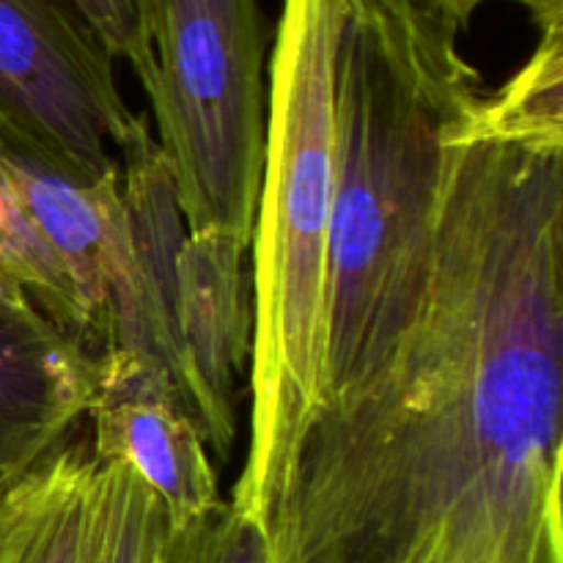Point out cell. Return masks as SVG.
Segmentation results:
<instances>
[{"label": "cell", "mask_w": 563, "mask_h": 563, "mask_svg": "<svg viewBox=\"0 0 563 563\" xmlns=\"http://www.w3.org/2000/svg\"><path fill=\"white\" fill-rule=\"evenodd\" d=\"M563 47L445 135L432 269L372 379L319 407L264 520L275 563H563Z\"/></svg>", "instance_id": "1"}, {"label": "cell", "mask_w": 563, "mask_h": 563, "mask_svg": "<svg viewBox=\"0 0 563 563\" xmlns=\"http://www.w3.org/2000/svg\"><path fill=\"white\" fill-rule=\"evenodd\" d=\"M478 91L482 75L460 38L405 0H339L319 407L363 388L416 322L432 269L445 135Z\"/></svg>", "instance_id": "2"}, {"label": "cell", "mask_w": 563, "mask_h": 563, "mask_svg": "<svg viewBox=\"0 0 563 563\" xmlns=\"http://www.w3.org/2000/svg\"><path fill=\"white\" fill-rule=\"evenodd\" d=\"M335 22L339 0H284L267 66V137L251 240V438L231 500L262 528L322 399Z\"/></svg>", "instance_id": "3"}, {"label": "cell", "mask_w": 563, "mask_h": 563, "mask_svg": "<svg viewBox=\"0 0 563 563\" xmlns=\"http://www.w3.org/2000/svg\"><path fill=\"white\" fill-rule=\"evenodd\" d=\"M143 86L187 231L251 251L267 137V25L258 0H148Z\"/></svg>", "instance_id": "4"}, {"label": "cell", "mask_w": 563, "mask_h": 563, "mask_svg": "<svg viewBox=\"0 0 563 563\" xmlns=\"http://www.w3.org/2000/svg\"><path fill=\"white\" fill-rule=\"evenodd\" d=\"M137 115L113 55L71 0H0V124L5 141L75 181L119 168Z\"/></svg>", "instance_id": "5"}, {"label": "cell", "mask_w": 563, "mask_h": 563, "mask_svg": "<svg viewBox=\"0 0 563 563\" xmlns=\"http://www.w3.org/2000/svg\"><path fill=\"white\" fill-rule=\"evenodd\" d=\"M5 179L75 289L88 350L141 352L176 385L143 297L119 168L97 181H75L5 141Z\"/></svg>", "instance_id": "6"}, {"label": "cell", "mask_w": 563, "mask_h": 563, "mask_svg": "<svg viewBox=\"0 0 563 563\" xmlns=\"http://www.w3.org/2000/svg\"><path fill=\"white\" fill-rule=\"evenodd\" d=\"M86 418L93 456L130 467L163 504L170 528L190 526L223 504L196 418L146 355L99 352Z\"/></svg>", "instance_id": "7"}, {"label": "cell", "mask_w": 563, "mask_h": 563, "mask_svg": "<svg viewBox=\"0 0 563 563\" xmlns=\"http://www.w3.org/2000/svg\"><path fill=\"white\" fill-rule=\"evenodd\" d=\"M93 361L27 291L0 284V493L71 440L91 401Z\"/></svg>", "instance_id": "8"}, {"label": "cell", "mask_w": 563, "mask_h": 563, "mask_svg": "<svg viewBox=\"0 0 563 563\" xmlns=\"http://www.w3.org/2000/svg\"><path fill=\"white\" fill-rule=\"evenodd\" d=\"M247 247L218 231H187L176 264V317L190 377L192 416L218 460L236 440V396L247 374L253 297Z\"/></svg>", "instance_id": "9"}, {"label": "cell", "mask_w": 563, "mask_h": 563, "mask_svg": "<svg viewBox=\"0 0 563 563\" xmlns=\"http://www.w3.org/2000/svg\"><path fill=\"white\" fill-rule=\"evenodd\" d=\"M91 440H66L0 493V563H91L97 526Z\"/></svg>", "instance_id": "10"}, {"label": "cell", "mask_w": 563, "mask_h": 563, "mask_svg": "<svg viewBox=\"0 0 563 563\" xmlns=\"http://www.w3.org/2000/svg\"><path fill=\"white\" fill-rule=\"evenodd\" d=\"M170 522L152 489L124 465L99 462L91 563H159Z\"/></svg>", "instance_id": "11"}, {"label": "cell", "mask_w": 563, "mask_h": 563, "mask_svg": "<svg viewBox=\"0 0 563 563\" xmlns=\"http://www.w3.org/2000/svg\"><path fill=\"white\" fill-rule=\"evenodd\" d=\"M0 284L27 291L55 322L86 344L75 289L53 247L38 234L11 190H0Z\"/></svg>", "instance_id": "12"}, {"label": "cell", "mask_w": 563, "mask_h": 563, "mask_svg": "<svg viewBox=\"0 0 563 563\" xmlns=\"http://www.w3.org/2000/svg\"><path fill=\"white\" fill-rule=\"evenodd\" d=\"M159 563H275V559L264 528L231 504H220L190 526L170 528Z\"/></svg>", "instance_id": "13"}, {"label": "cell", "mask_w": 563, "mask_h": 563, "mask_svg": "<svg viewBox=\"0 0 563 563\" xmlns=\"http://www.w3.org/2000/svg\"><path fill=\"white\" fill-rule=\"evenodd\" d=\"M113 58H124L141 86L152 77L148 0H71Z\"/></svg>", "instance_id": "14"}, {"label": "cell", "mask_w": 563, "mask_h": 563, "mask_svg": "<svg viewBox=\"0 0 563 563\" xmlns=\"http://www.w3.org/2000/svg\"><path fill=\"white\" fill-rule=\"evenodd\" d=\"M405 3L412 11H418L423 20L434 22L438 27L449 31L451 36L460 38L471 27L473 14L489 0H405ZM509 3L522 5L531 14L539 33L563 27V0H509Z\"/></svg>", "instance_id": "15"}, {"label": "cell", "mask_w": 563, "mask_h": 563, "mask_svg": "<svg viewBox=\"0 0 563 563\" xmlns=\"http://www.w3.org/2000/svg\"><path fill=\"white\" fill-rule=\"evenodd\" d=\"M0 190H9V179H5V135H3V124H0Z\"/></svg>", "instance_id": "16"}]
</instances>
